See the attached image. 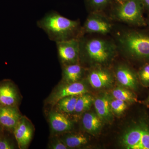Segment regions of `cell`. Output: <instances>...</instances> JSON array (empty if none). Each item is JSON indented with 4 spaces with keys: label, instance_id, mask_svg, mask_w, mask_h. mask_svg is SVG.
I'll return each mask as SVG.
<instances>
[{
    "label": "cell",
    "instance_id": "7402d4cb",
    "mask_svg": "<svg viewBox=\"0 0 149 149\" xmlns=\"http://www.w3.org/2000/svg\"><path fill=\"white\" fill-rule=\"evenodd\" d=\"M128 103L123 101L110 97V104L113 113L120 115L123 113L128 107Z\"/></svg>",
    "mask_w": 149,
    "mask_h": 149
},
{
    "label": "cell",
    "instance_id": "7a4b0ae2",
    "mask_svg": "<svg viewBox=\"0 0 149 149\" xmlns=\"http://www.w3.org/2000/svg\"><path fill=\"white\" fill-rule=\"evenodd\" d=\"M117 47L130 58L149 62V35L130 30L120 33L117 37Z\"/></svg>",
    "mask_w": 149,
    "mask_h": 149
},
{
    "label": "cell",
    "instance_id": "ba28073f",
    "mask_svg": "<svg viewBox=\"0 0 149 149\" xmlns=\"http://www.w3.org/2000/svg\"><path fill=\"white\" fill-rule=\"evenodd\" d=\"M112 29V25L109 20L99 13V12H92L86 19L82 27V35L85 33H98L106 35Z\"/></svg>",
    "mask_w": 149,
    "mask_h": 149
},
{
    "label": "cell",
    "instance_id": "603a6c76",
    "mask_svg": "<svg viewBox=\"0 0 149 149\" xmlns=\"http://www.w3.org/2000/svg\"><path fill=\"white\" fill-rule=\"evenodd\" d=\"M139 82L145 87H149V62L145 63L139 70L138 73Z\"/></svg>",
    "mask_w": 149,
    "mask_h": 149
},
{
    "label": "cell",
    "instance_id": "8fae6325",
    "mask_svg": "<svg viewBox=\"0 0 149 149\" xmlns=\"http://www.w3.org/2000/svg\"><path fill=\"white\" fill-rule=\"evenodd\" d=\"M13 133L19 148L25 149L32 140L33 129L26 118L22 117L13 130Z\"/></svg>",
    "mask_w": 149,
    "mask_h": 149
},
{
    "label": "cell",
    "instance_id": "f546056e",
    "mask_svg": "<svg viewBox=\"0 0 149 149\" xmlns=\"http://www.w3.org/2000/svg\"><path fill=\"white\" fill-rule=\"evenodd\" d=\"M146 23H147V25H148V27H149V19H148L147 21H146Z\"/></svg>",
    "mask_w": 149,
    "mask_h": 149
},
{
    "label": "cell",
    "instance_id": "277c9868",
    "mask_svg": "<svg viewBox=\"0 0 149 149\" xmlns=\"http://www.w3.org/2000/svg\"><path fill=\"white\" fill-rule=\"evenodd\" d=\"M121 143L127 149H149V123L141 119L123 133Z\"/></svg>",
    "mask_w": 149,
    "mask_h": 149
},
{
    "label": "cell",
    "instance_id": "9c48e42d",
    "mask_svg": "<svg viewBox=\"0 0 149 149\" xmlns=\"http://www.w3.org/2000/svg\"><path fill=\"white\" fill-rule=\"evenodd\" d=\"M115 75L118 83L123 87L132 91H136L139 87V80L137 73L124 64L119 65L115 70Z\"/></svg>",
    "mask_w": 149,
    "mask_h": 149
},
{
    "label": "cell",
    "instance_id": "5bb4252c",
    "mask_svg": "<svg viewBox=\"0 0 149 149\" xmlns=\"http://www.w3.org/2000/svg\"><path fill=\"white\" fill-rule=\"evenodd\" d=\"M49 121L52 130L55 133H62L71 130L73 124L62 113L52 111L49 115Z\"/></svg>",
    "mask_w": 149,
    "mask_h": 149
},
{
    "label": "cell",
    "instance_id": "4fadbf2b",
    "mask_svg": "<svg viewBox=\"0 0 149 149\" xmlns=\"http://www.w3.org/2000/svg\"><path fill=\"white\" fill-rule=\"evenodd\" d=\"M18 100L16 88L11 82L6 81L0 83V106L16 107Z\"/></svg>",
    "mask_w": 149,
    "mask_h": 149
},
{
    "label": "cell",
    "instance_id": "4316f807",
    "mask_svg": "<svg viewBox=\"0 0 149 149\" xmlns=\"http://www.w3.org/2000/svg\"><path fill=\"white\" fill-rule=\"evenodd\" d=\"M144 8H145L149 12V0H141Z\"/></svg>",
    "mask_w": 149,
    "mask_h": 149
},
{
    "label": "cell",
    "instance_id": "ffe728a7",
    "mask_svg": "<svg viewBox=\"0 0 149 149\" xmlns=\"http://www.w3.org/2000/svg\"><path fill=\"white\" fill-rule=\"evenodd\" d=\"M78 96H68L61 99L56 104L58 109L60 111L65 113H73Z\"/></svg>",
    "mask_w": 149,
    "mask_h": 149
},
{
    "label": "cell",
    "instance_id": "d6986e66",
    "mask_svg": "<svg viewBox=\"0 0 149 149\" xmlns=\"http://www.w3.org/2000/svg\"><path fill=\"white\" fill-rule=\"evenodd\" d=\"M95 99L88 93L78 96L74 112L76 114H80L91 108Z\"/></svg>",
    "mask_w": 149,
    "mask_h": 149
},
{
    "label": "cell",
    "instance_id": "6da1fadb",
    "mask_svg": "<svg viewBox=\"0 0 149 149\" xmlns=\"http://www.w3.org/2000/svg\"><path fill=\"white\" fill-rule=\"evenodd\" d=\"M37 25L46 32L50 40L56 42L80 39L83 36L80 22L69 19L54 11L46 14L37 21Z\"/></svg>",
    "mask_w": 149,
    "mask_h": 149
},
{
    "label": "cell",
    "instance_id": "52a82bcc",
    "mask_svg": "<svg viewBox=\"0 0 149 149\" xmlns=\"http://www.w3.org/2000/svg\"><path fill=\"white\" fill-rule=\"evenodd\" d=\"M88 93L87 86L83 82L66 83L59 85L55 89L47 100V103L52 106L61 99L71 96H79Z\"/></svg>",
    "mask_w": 149,
    "mask_h": 149
},
{
    "label": "cell",
    "instance_id": "f1b7e54d",
    "mask_svg": "<svg viewBox=\"0 0 149 149\" xmlns=\"http://www.w3.org/2000/svg\"><path fill=\"white\" fill-rule=\"evenodd\" d=\"M128 1V0H117L118 2L119 3H122L126 1Z\"/></svg>",
    "mask_w": 149,
    "mask_h": 149
},
{
    "label": "cell",
    "instance_id": "e0dca14e",
    "mask_svg": "<svg viewBox=\"0 0 149 149\" xmlns=\"http://www.w3.org/2000/svg\"><path fill=\"white\" fill-rule=\"evenodd\" d=\"M83 72L84 69L79 63L64 65L63 70V79L64 83L77 82L81 79Z\"/></svg>",
    "mask_w": 149,
    "mask_h": 149
},
{
    "label": "cell",
    "instance_id": "7c38bea8",
    "mask_svg": "<svg viewBox=\"0 0 149 149\" xmlns=\"http://www.w3.org/2000/svg\"><path fill=\"white\" fill-rule=\"evenodd\" d=\"M22 117L17 107L0 106V125L6 130L13 132Z\"/></svg>",
    "mask_w": 149,
    "mask_h": 149
},
{
    "label": "cell",
    "instance_id": "2e32d148",
    "mask_svg": "<svg viewBox=\"0 0 149 149\" xmlns=\"http://www.w3.org/2000/svg\"><path fill=\"white\" fill-rule=\"evenodd\" d=\"M102 121L97 115L93 112L85 113L82 119L83 128L88 133L97 134L102 128Z\"/></svg>",
    "mask_w": 149,
    "mask_h": 149
},
{
    "label": "cell",
    "instance_id": "484cf974",
    "mask_svg": "<svg viewBox=\"0 0 149 149\" xmlns=\"http://www.w3.org/2000/svg\"><path fill=\"white\" fill-rule=\"evenodd\" d=\"M13 144L7 139L0 140V149H14Z\"/></svg>",
    "mask_w": 149,
    "mask_h": 149
},
{
    "label": "cell",
    "instance_id": "d4e9b609",
    "mask_svg": "<svg viewBox=\"0 0 149 149\" xmlns=\"http://www.w3.org/2000/svg\"><path fill=\"white\" fill-rule=\"evenodd\" d=\"M50 148L53 149H67L68 148L61 140H55L51 144Z\"/></svg>",
    "mask_w": 149,
    "mask_h": 149
},
{
    "label": "cell",
    "instance_id": "ac0fdd59",
    "mask_svg": "<svg viewBox=\"0 0 149 149\" xmlns=\"http://www.w3.org/2000/svg\"><path fill=\"white\" fill-rule=\"evenodd\" d=\"M113 97L123 101L128 104L138 102L137 96L132 90L124 87H116L111 92Z\"/></svg>",
    "mask_w": 149,
    "mask_h": 149
},
{
    "label": "cell",
    "instance_id": "30bf717a",
    "mask_svg": "<svg viewBox=\"0 0 149 149\" xmlns=\"http://www.w3.org/2000/svg\"><path fill=\"white\" fill-rule=\"evenodd\" d=\"M88 80L91 86L97 89L109 87L113 82L110 72L100 66L96 67L90 71Z\"/></svg>",
    "mask_w": 149,
    "mask_h": 149
},
{
    "label": "cell",
    "instance_id": "8992f818",
    "mask_svg": "<svg viewBox=\"0 0 149 149\" xmlns=\"http://www.w3.org/2000/svg\"><path fill=\"white\" fill-rule=\"evenodd\" d=\"M57 49L59 58L64 65L79 63L80 60V39L57 42Z\"/></svg>",
    "mask_w": 149,
    "mask_h": 149
},
{
    "label": "cell",
    "instance_id": "83f0119b",
    "mask_svg": "<svg viewBox=\"0 0 149 149\" xmlns=\"http://www.w3.org/2000/svg\"><path fill=\"white\" fill-rule=\"evenodd\" d=\"M144 104L146 106L148 107L149 108V94L148 97L144 101Z\"/></svg>",
    "mask_w": 149,
    "mask_h": 149
},
{
    "label": "cell",
    "instance_id": "5b68a950",
    "mask_svg": "<svg viewBox=\"0 0 149 149\" xmlns=\"http://www.w3.org/2000/svg\"><path fill=\"white\" fill-rule=\"evenodd\" d=\"M144 7L141 0H128L119 3L113 11V17L130 25L142 27L147 25L143 13Z\"/></svg>",
    "mask_w": 149,
    "mask_h": 149
},
{
    "label": "cell",
    "instance_id": "3957f363",
    "mask_svg": "<svg viewBox=\"0 0 149 149\" xmlns=\"http://www.w3.org/2000/svg\"><path fill=\"white\" fill-rule=\"evenodd\" d=\"M80 57L83 56L92 63L105 64L111 60L117 52V46L109 40L99 38H80Z\"/></svg>",
    "mask_w": 149,
    "mask_h": 149
},
{
    "label": "cell",
    "instance_id": "44dd1931",
    "mask_svg": "<svg viewBox=\"0 0 149 149\" xmlns=\"http://www.w3.org/2000/svg\"><path fill=\"white\" fill-rule=\"evenodd\" d=\"M62 141L69 148H78L86 145L88 143V139L81 134H73L65 136Z\"/></svg>",
    "mask_w": 149,
    "mask_h": 149
},
{
    "label": "cell",
    "instance_id": "9a60e30c",
    "mask_svg": "<svg viewBox=\"0 0 149 149\" xmlns=\"http://www.w3.org/2000/svg\"><path fill=\"white\" fill-rule=\"evenodd\" d=\"M110 97L107 94H103L94 100L93 104L96 114L102 121L108 122L112 118L113 112L110 104Z\"/></svg>",
    "mask_w": 149,
    "mask_h": 149
},
{
    "label": "cell",
    "instance_id": "cb8c5ba5",
    "mask_svg": "<svg viewBox=\"0 0 149 149\" xmlns=\"http://www.w3.org/2000/svg\"><path fill=\"white\" fill-rule=\"evenodd\" d=\"M111 0H87V3L93 12H100L106 6Z\"/></svg>",
    "mask_w": 149,
    "mask_h": 149
}]
</instances>
